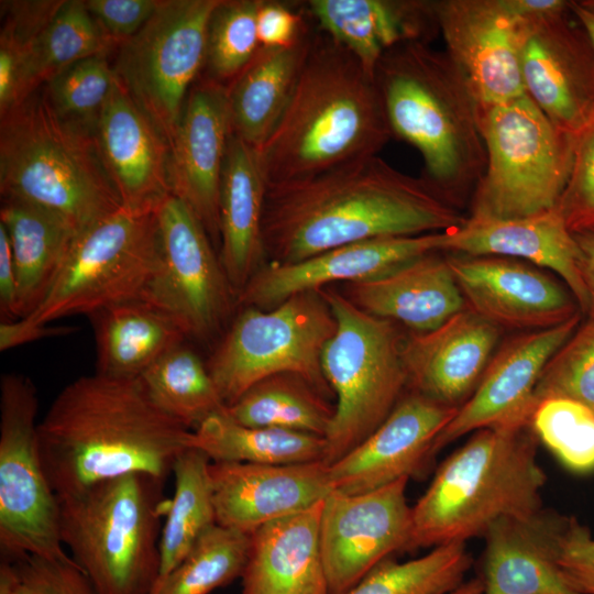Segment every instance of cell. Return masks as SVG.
I'll list each match as a JSON object with an SVG mask.
<instances>
[{"instance_id": "6da1fadb", "label": "cell", "mask_w": 594, "mask_h": 594, "mask_svg": "<svg viewBox=\"0 0 594 594\" xmlns=\"http://www.w3.org/2000/svg\"><path fill=\"white\" fill-rule=\"evenodd\" d=\"M466 218L424 177L404 174L378 155L363 157L267 185L266 263H297L373 238L446 232Z\"/></svg>"}, {"instance_id": "7a4b0ae2", "label": "cell", "mask_w": 594, "mask_h": 594, "mask_svg": "<svg viewBox=\"0 0 594 594\" xmlns=\"http://www.w3.org/2000/svg\"><path fill=\"white\" fill-rule=\"evenodd\" d=\"M37 432L44 471L56 495L129 473L166 480L191 435L153 403L140 377L98 372L66 385L38 421Z\"/></svg>"}, {"instance_id": "3957f363", "label": "cell", "mask_w": 594, "mask_h": 594, "mask_svg": "<svg viewBox=\"0 0 594 594\" xmlns=\"http://www.w3.org/2000/svg\"><path fill=\"white\" fill-rule=\"evenodd\" d=\"M393 136L371 75L327 34L312 35L289 101L258 148L267 185L377 155Z\"/></svg>"}, {"instance_id": "277c9868", "label": "cell", "mask_w": 594, "mask_h": 594, "mask_svg": "<svg viewBox=\"0 0 594 594\" xmlns=\"http://www.w3.org/2000/svg\"><path fill=\"white\" fill-rule=\"evenodd\" d=\"M374 79L392 135L417 148L422 177L457 206L486 166L479 102L465 76L446 51L409 41L383 55Z\"/></svg>"}, {"instance_id": "5b68a950", "label": "cell", "mask_w": 594, "mask_h": 594, "mask_svg": "<svg viewBox=\"0 0 594 594\" xmlns=\"http://www.w3.org/2000/svg\"><path fill=\"white\" fill-rule=\"evenodd\" d=\"M537 441L530 425L475 431L411 507V550L465 543L501 518L541 510L546 474Z\"/></svg>"}, {"instance_id": "8992f818", "label": "cell", "mask_w": 594, "mask_h": 594, "mask_svg": "<svg viewBox=\"0 0 594 594\" xmlns=\"http://www.w3.org/2000/svg\"><path fill=\"white\" fill-rule=\"evenodd\" d=\"M0 191L56 213L76 232L123 206L95 131L61 118L44 91L1 116Z\"/></svg>"}, {"instance_id": "52a82bcc", "label": "cell", "mask_w": 594, "mask_h": 594, "mask_svg": "<svg viewBox=\"0 0 594 594\" xmlns=\"http://www.w3.org/2000/svg\"><path fill=\"white\" fill-rule=\"evenodd\" d=\"M165 480L129 473L56 495L63 546L97 594H148L158 579Z\"/></svg>"}, {"instance_id": "ba28073f", "label": "cell", "mask_w": 594, "mask_h": 594, "mask_svg": "<svg viewBox=\"0 0 594 594\" xmlns=\"http://www.w3.org/2000/svg\"><path fill=\"white\" fill-rule=\"evenodd\" d=\"M337 320L321 367L336 397L326 436L324 463L330 465L365 440L391 415L408 388L397 323L372 316L344 294L320 289Z\"/></svg>"}, {"instance_id": "9c48e42d", "label": "cell", "mask_w": 594, "mask_h": 594, "mask_svg": "<svg viewBox=\"0 0 594 594\" xmlns=\"http://www.w3.org/2000/svg\"><path fill=\"white\" fill-rule=\"evenodd\" d=\"M479 122L486 166L470 217L508 219L558 208L576 138L559 130L526 94L479 106Z\"/></svg>"}, {"instance_id": "30bf717a", "label": "cell", "mask_w": 594, "mask_h": 594, "mask_svg": "<svg viewBox=\"0 0 594 594\" xmlns=\"http://www.w3.org/2000/svg\"><path fill=\"white\" fill-rule=\"evenodd\" d=\"M158 255L156 209L121 206L76 233L47 295L25 318L46 324L141 299Z\"/></svg>"}, {"instance_id": "8fae6325", "label": "cell", "mask_w": 594, "mask_h": 594, "mask_svg": "<svg viewBox=\"0 0 594 594\" xmlns=\"http://www.w3.org/2000/svg\"><path fill=\"white\" fill-rule=\"evenodd\" d=\"M336 328L320 289L295 294L267 310L243 307L207 367L227 407L278 373L299 374L330 398L321 356Z\"/></svg>"}, {"instance_id": "7c38bea8", "label": "cell", "mask_w": 594, "mask_h": 594, "mask_svg": "<svg viewBox=\"0 0 594 594\" xmlns=\"http://www.w3.org/2000/svg\"><path fill=\"white\" fill-rule=\"evenodd\" d=\"M38 399L32 381L16 373L0 382V551L69 561L59 537L57 497L38 448Z\"/></svg>"}, {"instance_id": "4fadbf2b", "label": "cell", "mask_w": 594, "mask_h": 594, "mask_svg": "<svg viewBox=\"0 0 594 594\" xmlns=\"http://www.w3.org/2000/svg\"><path fill=\"white\" fill-rule=\"evenodd\" d=\"M220 0H161L148 21L119 45L118 81L168 145L205 65L210 16Z\"/></svg>"}, {"instance_id": "5bb4252c", "label": "cell", "mask_w": 594, "mask_h": 594, "mask_svg": "<svg viewBox=\"0 0 594 594\" xmlns=\"http://www.w3.org/2000/svg\"><path fill=\"white\" fill-rule=\"evenodd\" d=\"M160 255L141 299L168 315L186 338L207 340L228 318L237 295L213 242L173 194L156 208Z\"/></svg>"}, {"instance_id": "9a60e30c", "label": "cell", "mask_w": 594, "mask_h": 594, "mask_svg": "<svg viewBox=\"0 0 594 594\" xmlns=\"http://www.w3.org/2000/svg\"><path fill=\"white\" fill-rule=\"evenodd\" d=\"M408 480L370 492L331 491L326 496L319 538L329 594L348 592L382 561L411 550Z\"/></svg>"}, {"instance_id": "2e32d148", "label": "cell", "mask_w": 594, "mask_h": 594, "mask_svg": "<svg viewBox=\"0 0 594 594\" xmlns=\"http://www.w3.org/2000/svg\"><path fill=\"white\" fill-rule=\"evenodd\" d=\"M446 52L470 84L480 107L525 95L521 56L532 23L505 0L432 1Z\"/></svg>"}, {"instance_id": "e0dca14e", "label": "cell", "mask_w": 594, "mask_h": 594, "mask_svg": "<svg viewBox=\"0 0 594 594\" xmlns=\"http://www.w3.org/2000/svg\"><path fill=\"white\" fill-rule=\"evenodd\" d=\"M447 261L466 307L501 330H544L581 312L565 284L528 262L452 253Z\"/></svg>"}, {"instance_id": "ac0fdd59", "label": "cell", "mask_w": 594, "mask_h": 594, "mask_svg": "<svg viewBox=\"0 0 594 594\" xmlns=\"http://www.w3.org/2000/svg\"><path fill=\"white\" fill-rule=\"evenodd\" d=\"M582 312L544 330L521 332L492 356L477 387L436 441V453L470 432L484 428L529 425L534 394L550 358L575 331Z\"/></svg>"}, {"instance_id": "d6986e66", "label": "cell", "mask_w": 594, "mask_h": 594, "mask_svg": "<svg viewBox=\"0 0 594 594\" xmlns=\"http://www.w3.org/2000/svg\"><path fill=\"white\" fill-rule=\"evenodd\" d=\"M458 409L410 391L375 431L328 466L331 491L364 493L420 475Z\"/></svg>"}, {"instance_id": "ffe728a7", "label": "cell", "mask_w": 594, "mask_h": 594, "mask_svg": "<svg viewBox=\"0 0 594 594\" xmlns=\"http://www.w3.org/2000/svg\"><path fill=\"white\" fill-rule=\"evenodd\" d=\"M443 232L380 237L337 246L290 264L262 266L237 296V304L271 309L290 296L329 284L370 280L431 252H441Z\"/></svg>"}, {"instance_id": "44dd1931", "label": "cell", "mask_w": 594, "mask_h": 594, "mask_svg": "<svg viewBox=\"0 0 594 594\" xmlns=\"http://www.w3.org/2000/svg\"><path fill=\"white\" fill-rule=\"evenodd\" d=\"M231 135L227 86L205 78L193 85L169 142L172 194L219 242L220 179Z\"/></svg>"}, {"instance_id": "7402d4cb", "label": "cell", "mask_w": 594, "mask_h": 594, "mask_svg": "<svg viewBox=\"0 0 594 594\" xmlns=\"http://www.w3.org/2000/svg\"><path fill=\"white\" fill-rule=\"evenodd\" d=\"M323 461L293 464L210 462L216 524L252 535L302 512L331 492Z\"/></svg>"}, {"instance_id": "603a6c76", "label": "cell", "mask_w": 594, "mask_h": 594, "mask_svg": "<svg viewBox=\"0 0 594 594\" xmlns=\"http://www.w3.org/2000/svg\"><path fill=\"white\" fill-rule=\"evenodd\" d=\"M565 13L532 23L521 56L526 95L562 132L576 138L594 121V52Z\"/></svg>"}, {"instance_id": "cb8c5ba5", "label": "cell", "mask_w": 594, "mask_h": 594, "mask_svg": "<svg viewBox=\"0 0 594 594\" xmlns=\"http://www.w3.org/2000/svg\"><path fill=\"white\" fill-rule=\"evenodd\" d=\"M501 329L468 307L427 332L404 338L408 388L460 408L477 387L498 346Z\"/></svg>"}, {"instance_id": "d4e9b609", "label": "cell", "mask_w": 594, "mask_h": 594, "mask_svg": "<svg viewBox=\"0 0 594 594\" xmlns=\"http://www.w3.org/2000/svg\"><path fill=\"white\" fill-rule=\"evenodd\" d=\"M442 251L512 257L550 270L570 289L581 312L590 310L582 253L558 208L508 219L468 217L462 226L443 232Z\"/></svg>"}, {"instance_id": "484cf974", "label": "cell", "mask_w": 594, "mask_h": 594, "mask_svg": "<svg viewBox=\"0 0 594 594\" xmlns=\"http://www.w3.org/2000/svg\"><path fill=\"white\" fill-rule=\"evenodd\" d=\"M95 136L123 206L156 209L172 194L169 145L118 79L101 109Z\"/></svg>"}, {"instance_id": "4316f807", "label": "cell", "mask_w": 594, "mask_h": 594, "mask_svg": "<svg viewBox=\"0 0 594 594\" xmlns=\"http://www.w3.org/2000/svg\"><path fill=\"white\" fill-rule=\"evenodd\" d=\"M344 295L363 311L430 331L466 308L447 256L431 252L380 277L345 284Z\"/></svg>"}, {"instance_id": "83f0119b", "label": "cell", "mask_w": 594, "mask_h": 594, "mask_svg": "<svg viewBox=\"0 0 594 594\" xmlns=\"http://www.w3.org/2000/svg\"><path fill=\"white\" fill-rule=\"evenodd\" d=\"M266 190L258 150L231 133L219 190V257L237 296L266 264L263 243Z\"/></svg>"}, {"instance_id": "f1b7e54d", "label": "cell", "mask_w": 594, "mask_h": 594, "mask_svg": "<svg viewBox=\"0 0 594 594\" xmlns=\"http://www.w3.org/2000/svg\"><path fill=\"white\" fill-rule=\"evenodd\" d=\"M322 504L250 535L241 594H329L320 553Z\"/></svg>"}, {"instance_id": "f546056e", "label": "cell", "mask_w": 594, "mask_h": 594, "mask_svg": "<svg viewBox=\"0 0 594 594\" xmlns=\"http://www.w3.org/2000/svg\"><path fill=\"white\" fill-rule=\"evenodd\" d=\"M553 512L504 517L486 531L481 563L483 594H579L552 554Z\"/></svg>"}, {"instance_id": "4dcf8cb0", "label": "cell", "mask_w": 594, "mask_h": 594, "mask_svg": "<svg viewBox=\"0 0 594 594\" xmlns=\"http://www.w3.org/2000/svg\"><path fill=\"white\" fill-rule=\"evenodd\" d=\"M306 8L319 29L373 76L387 51L405 42L426 41L437 28L432 1L309 0Z\"/></svg>"}, {"instance_id": "1f68e13d", "label": "cell", "mask_w": 594, "mask_h": 594, "mask_svg": "<svg viewBox=\"0 0 594 594\" xmlns=\"http://www.w3.org/2000/svg\"><path fill=\"white\" fill-rule=\"evenodd\" d=\"M312 35L288 47H263L227 85L231 133L260 148L273 132L294 90Z\"/></svg>"}, {"instance_id": "d6a6232c", "label": "cell", "mask_w": 594, "mask_h": 594, "mask_svg": "<svg viewBox=\"0 0 594 594\" xmlns=\"http://www.w3.org/2000/svg\"><path fill=\"white\" fill-rule=\"evenodd\" d=\"M0 224L16 271L19 319L44 300L77 232L56 213L15 199H2Z\"/></svg>"}, {"instance_id": "836d02e7", "label": "cell", "mask_w": 594, "mask_h": 594, "mask_svg": "<svg viewBox=\"0 0 594 594\" xmlns=\"http://www.w3.org/2000/svg\"><path fill=\"white\" fill-rule=\"evenodd\" d=\"M90 317L97 343V372L112 377H140L186 339L168 315L144 299L120 302Z\"/></svg>"}, {"instance_id": "e575fe53", "label": "cell", "mask_w": 594, "mask_h": 594, "mask_svg": "<svg viewBox=\"0 0 594 594\" xmlns=\"http://www.w3.org/2000/svg\"><path fill=\"white\" fill-rule=\"evenodd\" d=\"M188 448L200 450L211 462L293 464L323 461V437L270 427H250L226 413L191 430Z\"/></svg>"}, {"instance_id": "d590c367", "label": "cell", "mask_w": 594, "mask_h": 594, "mask_svg": "<svg viewBox=\"0 0 594 594\" xmlns=\"http://www.w3.org/2000/svg\"><path fill=\"white\" fill-rule=\"evenodd\" d=\"M336 406L307 378L296 373L267 376L248 388L226 414L250 427H270L326 438Z\"/></svg>"}, {"instance_id": "8d00e7d4", "label": "cell", "mask_w": 594, "mask_h": 594, "mask_svg": "<svg viewBox=\"0 0 594 594\" xmlns=\"http://www.w3.org/2000/svg\"><path fill=\"white\" fill-rule=\"evenodd\" d=\"M114 45L85 1L63 0L25 53L22 101L66 67L94 55H107Z\"/></svg>"}, {"instance_id": "74e56055", "label": "cell", "mask_w": 594, "mask_h": 594, "mask_svg": "<svg viewBox=\"0 0 594 594\" xmlns=\"http://www.w3.org/2000/svg\"><path fill=\"white\" fill-rule=\"evenodd\" d=\"M209 458L188 448L175 462V491L161 531L158 578L174 570L200 536L216 525Z\"/></svg>"}, {"instance_id": "f35d334b", "label": "cell", "mask_w": 594, "mask_h": 594, "mask_svg": "<svg viewBox=\"0 0 594 594\" xmlns=\"http://www.w3.org/2000/svg\"><path fill=\"white\" fill-rule=\"evenodd\" d=\"M140 380L153 403L190 430L227 410L207 364L184 343L160 358Z\"/></svg>"}, {"instance_id": "ab89813d", "label": "cell", "mask_w": 594, "mask_h": 594, "mask_svg": "<svg viewBox=\"0 0 594 594\" xmlns=\"http://www.w3.org/2000/svg\"><path fill=\"white\" fill-rule=\"evenodd\" d=\"M250 536L213 525L182 562L158 578L148 594H210L241 578Z\"/></svg>"}, {"instance_id": "60d3db41", "label": "cell", "mask_w": 594, "mask_h": 594, "mask_svg": "<svg viewBox=\"0 0 594 594\" xmlns=\"http://www.w3.org/2000/svg\"><path fill=\"white\" fill-rule=\"evenodd\" d=\"M472 562L465 543L441 544L408 561H382L343 594H447L465 581Z\"/></svg>"}, {"instance_id": "b9f144b4", "label": "cell", "mask_w": 594, "mask_h": 594, "mask_svg": "<svg viewBox=\"0 0 594 594\" xmlns=\"http://www.w3.org/2000/svg\"><path fill=\"white\" fill-rule=\"evenodd\" d=\"M260 3L261 0H220L208 24L206 78L226 85L252 61L260 48L256 26Z\"/></svg>"}, {"instance_id": "7bdbcfd3", "label": "cell", "mask_w": 594, "mask_h": 594, "mask_svg": "<svg viewBox=\"0 0 594 594\" xmlns=\"http://www.w3.org/2000/svg\"><path fill=\"white\" fill-rule=\"evenodd\" d=\"M530 428L556 458L570 471H594V411L566 398L539 402Z\"/></svg>"}, {"instance_id": "ee69618b", "label": "cell", "mask_w": 594, "mask_h": 594, "mask_svg": "<svg viewBox=\"0 0 594 594\" xmlns=\"http://www.w3.org/2000/svg\"><path fill=\"white\" fill-rule=\"evenodd\" d=\"M116 80L107 55H94L56 74L46 82L44 94L61 118L95 131Z\"/></svg>"}, {"instance_id": "f6af8a7d", "label": "cell", "mask_w": 594, "mask_h": 594, "mask_svg": "<svg viewBox=\"0 0 594 594\" xmlns=\"http://www.w3.org/2000/svg\"><path fill=\"white\" fill-rule=\"evenodd\" d=\"M585 315L542 370L535 405L546 398H566L594 411V308Z\"/></svg>"}, {"instance_id": "bcb514c9", "label": "cell", "mask_w": 594, "mask_h": 594, "mask_svg": "<svg viewBox=\"0 0 594 594\" xmlns=\"http://www.w3.org/2000/svg\"><path fill=\"white\" fill-rule=\"evenodd\" d=\"M558 209L572 233L594 230V121L575 139L571 173Z\"/></svg>"}, {"instance_id": "7dc6e473", "label": "cell", "mask_w": 594, "mask_h": 594, "mask_svg": "<svg viewBox=\"0 0 594 594\" xmlns=\"http://www.w3.org/2000/svg\"><path fill=\"white\" fill-rule=\"evenodd\" d=\"M552 554L568 584L579 594H594V538L576 518L556 513Z\"/></svg>"}, {"instance_id": "c3c4849f", "label": "cell", "mask_w": 594, "mask_h": 594, "mask_svg": "<svg viewBox=\"0 0 594 594\" xmlns=\"http://www.w3.org/2000/svg\"><path fill=\"white\" fill-rule=\"evenodd\" d=\"M13 562L19 574L15 594H97L74 559L63 561L26 556Z\"/></svg>"}, {"instance_id": "681fc988", "label": "cell", "mask_w": 594, "mask_h": 594, "mask_svg": "<svg viewBox=\"0 0 594 594\" xmlns=\"http://www.w3.org/2000/svg\"><path fill=\"white\" fill-rule=\"evenodd\" d=\"M161 0H87L86 6L105 33L119 46L153 15Z\"/></svg>"}, {"instance_id": "f907efd6", "label": "cell", "mask_w": 594, "mask_h": 594, "mask_svg": "<svg viewBox=\"0 0 594 594\" xmlns=\"http://www.w3.org/2000/svg\"><path fill=\"white\" fill-rule=\"evenodd\" d=\"M0 38L13 44L24 56L46 28L62 1H7Z\"/></svg>"}, {"instance_id": "816d5d0a", "label": "cell", "mask_w": 594, "mask_h": 594, "mask_svg": "<svg viewBox=\"0 0 594 594\" xmlns=\"http://www.w3.org/2000/svg\"><path fill=\"white\" fill-rule=\"evenodd\" d=\"M256 26L263 47H288L309 33L302 14L278 1L261 0Z\"/></svg>"}, {"instance_id": "f5cc1de1", "label": "cell", "mask_w": 594, "mask_h": 594, "mask_svg": "<svg viewBox=\"0 0 594 594\" xmlns=\"http://www.w3.org/2000/svg\"><path fill=\"white\" fill-rule=\"evenodd\" d=\"M69 326L35 323L23 317L15 320H2L0 323V351H7L36 340L55 338L73 333Z\"/></svg>"}, {"instance_id": "db71d44e", "label": "cell", "mask_w": 594, "mask_h": 594, "mask_svg": "<svg viewBox=\"0 0 594 594\" xmlns=\"http://www.w3.org/2000/svg\"><path fill=\"white\" fill-rule=\"evenodd\" d=\"M18 282L11 245L0 224V310L4 320L16 319Z\"/></svg>"}, {"instance_id": "11a10c76", "label": "cell", "mask_w": 594, "mask_h": 594, "mask_svg": "<svg viewBox=\"0 0 594 594\" xmlns=\"http://www.w3.org/2000/svg\"><path fill=\"white\" fill-rule=\"evenodd\" d=\"M505 2L516 15L530 23L557 16L570 10V2L562 0H505Z\"/></svg>"}, {"instance_id": "9f6ffc18", "label": "cell", "mask_w": 594, "mask_h": 594, "mask_svg": "<svg viewBox=\"0 0 594 594\" xmlns=\"http://www.w3.org/2000/svg\"><path fill=\"white\" fill-rule=\"evenodd\" d=\"M580 246L581 274L590 299V309L594 308V230L574 233Z\"/></svg>"}, {"instance_id": "6f0895ef", "label": "cell", "mask_w": 594, "mask_h": 594, "mask_svg": "<svg viewBox=\"0 0 594 594\" xmlns=\"http://www.w3.org/2000/svg\"><path fill=\"white\" fill-rule=\"evenodd\" d=\"M19 574L13 561L1 559L0 562V594H15Z\"/></svg>"}, {"instance_id": "680465c9", "label": "cell", "mask_w": 594, "mask_h": 594, "mask_svg": "<svg viewBox=\"0 0 594 594\" xmlns=\"http://www.w3.org/2000/svg\"><path fill=\"white\" fill-rule=\"evenodd\" d=\"M570 9L580 21L594 52V12L584 8L580 2H570Z\"/></svg>"}, {"instance_id": "91938a15", "label": "cell", "mask_w": 594, "mask_h": 594, "mask_svg": "<svg viewBox=\"0 0 594 594\" xmlns=\"http://www.w3.org/2000/svg\"><path fill=\"white\" fill-rule=\"evenodd\" d=\"M483 583L477 576L464 581L460 586L447 594H483Z\"/></svg>"}, {"instance_id": "94428289", "label": "cell", "mask_w": 594, "mask_h": 594, "mask_svg": "<svg viewBox=\"0 0 594 594\" xmlns=\"http://www.w3.org/2000/svg\"><path fill=\"white\" fill-rule=\"evenodd\" d=\"M580 3L587 10L594 12V1H582Z\"/></svg>"}]
</instances>
